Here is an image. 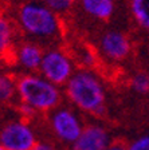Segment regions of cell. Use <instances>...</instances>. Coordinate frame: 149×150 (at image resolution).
Returning <instances> with one entry per match:
<instances>
[{
  "instance_id": "1",
  "label": "cell",
  "mask_w": 149,
  "mask_h": 150,
  "mask_svg": "<svg viewBox=\"0 0 149 150\" xmlns=\"http://www.w3.org/2000/svg\"><path fill=\"white\" fill-rule=\"evenodd\" d=\"M67 90L73 102L86 111H99L102 107V86L89 72H79L70 78Z\"/></svg>"
},
{
  "instance_id": "2",
  "label": "cell",
  "mask_w": 149,
  "mask_h": 150,
  "mask_svg": "<svg viewBox=\"0 0 149 150\" xmlns=\"http://www.w3.org/2000/svg\"><path fill=\"white\" fill-rule=\"evenodd\" d=\"M19 93L26 105L39 110L55 106L59 99V93L53 84L34 76H26L19 82Z\"/></svg>"
},
{
  "instance_id": "3",
  "label": "cell",
  "mask_w": 149,
  "mask_h": 150,
  "mask_svg": "<svg viewBox=\"0 0 149 150\" xmlns=\"http://www.w3.org/2000/svg\"><path fill=\"white\" fill-rule=\"evenodd\" d=\"M20 22L26 31L36 36H50L56 32L58 23L47 7L26 4L20 9Z\"/></svg>"
},
{
  "instance_id": "4",
  "label": "cell",
  "mask_w": 149,
  "mask_h": 150,
  "mask_svg": "<svg viewBox=\"0 0 149 150\" xmlns=\"http://www.w3.org/2000/svg\"><path fill=\"white\" fill-rule=\"evenodd\" d=\"M4 150H31L36 145L32 131L24 123H9L0 133Z\"/></svg>"
},
{
  "instance_id": "5",
  "label": "cell",
  "mask_w": 149,
  "mask_h": 150,
  "mask_svg": "<svg viewBox=\"0 0 149 150\" xmlns=\"http://www.w3.org/2000/svg\"><path fill=\"white\" fill-rule=\"evenodd\" d=\"M41 67L50 83H63L71 75V63L58 51L46 54L41 60Z\"/></svg>"
},
{
  "instance_id": "6",
  "label": "cell",
  "mask_w": 149,
  "mask_h": 150,
  "mask_svg": "<svg viewBox=\"0 0 149 150\" xmlns=\"http://www.w3.org/2000/svg\"><path fill=\"white\" fill-rule=\"evenodd\" d=\"M53 126L58 137L67 142H75L82 131L78 119L67 110H61L54 114Z\"/></svg>"
},
{
  "instance_id": "7",
  "label": "cell",
  "mask_w": 149,
  "mask_h": 150,
  "mask_svg": "<svg viewBox=\"0 0 149 150\" xmlns=\"http://www.w3.org/2000/svg\"><path fill=\"white\" fill-rule=\"evenodd\" d=\"M108 147V134L97 126L87 127L81 131L74 142L73 150H105Z\"/></svg>"
},
{
  "instance_id": "8",
  "label": "cell",
  "mask_w": 149,
  "mask_h": 150,
  "mask_svg": "<svg viewBox=\"0 0 149 150\" xmlns=\"http://www.w3.org/2000/svg\"><path fill=\"white\" fill-rule=\"evenodd\" d=\"M102 48L113 59H122L129 52V43L124 35L118 32H109L102 39Z\"/></svg>"
},
{
  "instance_id": "9",
  "label": "cell",
  "mask_w": 149,
  "mask_h": 150,
  "mask_svg": "<svg viewBox=\"0 0 149 150\" xmlns=\"http://www.w3.org/2000/svg\"><path fill=\"white\" fill-rule=\"evenodd\" d=\"M82 4L86 12L98 19H109L114 11L113 0H82Z\"/></svg>"
},
{
  "instance_id": "10",
  "label": "cell",
  "mask_w": 149,
  "mask_h": 150,
  "mask_svg": "<svg viewBox=\"0 0 149 150\" xmlns=\"http://www.w3.org/2000/svg\"><path fill=\"white\" fill-rule=\"evenodd\" d=\"M19 58H20V63L30 70L38 69L41 66V60H42L41 51L34 46L23 47L20 52H19Z\"/></svg>"
},
{
  "instance_id": "11",
  "label": "cell",
  "mask_w": 149,
  "mask_h": 150,
  "mask_svg": "<svg viewBox=\"0 0 149 150\" xmlns=\"http://www.w3.org/2000/svg\"><path fill=\"white\" fill-rule=\"evenodd\" d=\"M149 0H133L132 1V11H133L134 18L137 19V22L141 27L145 30L149 28Z\"/></svg>"
},
{
  "instance_id": "12",
  "label": "cell",
  "mask_w": 149,
  "mask_h": 150,
  "mask_svg": "<svg viewBox=\"0 0 149 150\" xmlns=\"http://www.w3.org/2000/svg\"><path fill=\"white\" fill-rule=\"evenodd\" d=\"M11 39V28L4 18L0 16V54H3L7 50Z\"/></svg>"
},
{
  "instance_id": "13",
  "label": "cell",
  "mask_w": 149,
  "mask_h": 150,
  "mask_svg": "<svg viewBox=\"0 0 149 150\" xmlns=\"http://www.w3.org/2000/svg\"><path fill=\"white\" fill-rule=\"evenodd\" d=\"M14 94V86L12 82L6 76L0 75V100H7L12 97Z\"/></svg>"
},
{
  "instance_id": "14",
  "label": "cell",
  "mask_w": 149,
  "mask_h": 150,
  "mask_svg": "<svg viewBox=\"0 0 149 150\" xmlns=\"http://www.w3.org/2000/svg\"><path fill=\"white\" fill-rule=\"evenodd\" d=\"M44 1L50 8L55 9V11H66L71 7L74 0H44Z\"/></svg>"
},
{
  "instance_id": "15",
  "label": "cell",
  "mask_w": 149,
  "mask_h": 150,
  "mask_svg": "<svg viewBox=\"0 0 149 150\" xmlns=\"http://www.w3.org/2000/svg\"><path fill=\"white\" fill-rule=\"evenodd\" d=\"M148 78L145 75H138L133 79V87L136 88L138 93H146L148 90Z\"/></svg>"
},
{
  "instance_id": "16",
  "label": "cell",
  "mask_w": 149,
  "mask_h": 150,
  "mask_svg": "<svg viewBox=\"0 0 149 150\" xmlns=\"http://www.w3.org/2000/svg\"><path fill=\"white\" fill-rule=\"evenodd\" d=\"M128 150H149V139L148 137L140 138L138 141H136L134 144L130 145V147Z\"/></svg>"
},
{
  "instance_id": "17",
  "label": "cell",
  "mask_w": 149,
  "mask_h": 150,
  "mask_svg": "<svg viewBox=\"0 0 149 150\" xmlns=\"http://www.w3.org/2000/svg\"><path fill=\"white\" fill-rule=\"evenodd\" d=\"M31 150H53V147L44 144H36Z\"/></svg>"
},
{
  "instance_id": "18",
  "label": "cell",
  "mask_w": 149,
  "mask_h": 150,
  "mask_svg": "<svg viewBox=\"0 0 149 150\" xmlns=\"http://www.w3.org/2000/svg\"><path fill=\"white\" fill-rule=\"evenodd\" d=\"M105 150H126V149H125V146L121 144H114V145H112V146L106 147Z\"/></svg>"
},
{
  "instance_id": "19",
  "label": "cell",
  "mask_w": 149,
  "mask_h": 150,
  "mask_svg": "<svg viewBox=\"0 0 149 150\" xmlns=\"http://www.w3.org/2000/svg\"><path fill=\"white\" fill-rule=\"evenodd\" d=\"M0 150H4V149H3V146H1V145H0Z\"/></svg>"
}]
</instances>
